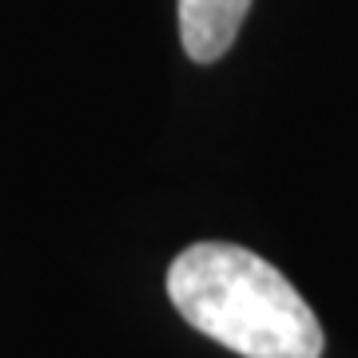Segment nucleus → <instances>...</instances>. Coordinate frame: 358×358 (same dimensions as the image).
<instances>
[{
  "instance_id": "2",
  "label": "nucleus",
  "mask_w": 358,
  "mask_h": 358,
  "mask_svg": "<svg viewBox=\"0 0 358 358\" xmlns=\"http://www.w3.org/2000/svg\"><path fill=\"white\" fill-rule=\"evenodd\" d=\"M251 0H179V40L195 64H215L227 56L243 28Z\"/></svg>"
},
{
  "instance_id": "1",
  "label": "nucleus",
  "mask_w": 358,
  "mask_h": 358,
  "mask_svg": "<svg viewBox=\"0 0 358 358\" xmlns=\"http://www.w3.org/2000/svg\"><path fill=\"white\" fill-rule=\"evenodd\" d=\"M179 319L243 358H322V327L294 282L239 243H192L167 267Z\"/></svg>"
}]
</instances>
